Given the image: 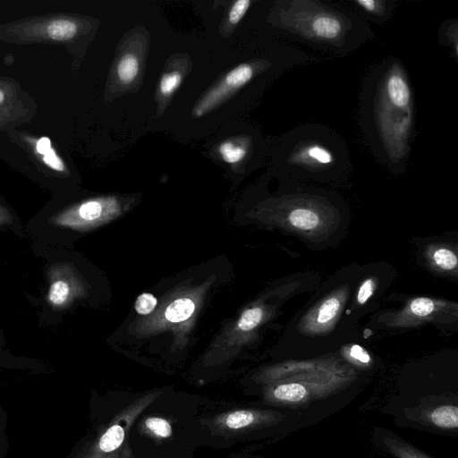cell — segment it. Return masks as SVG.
Here are the masks:
<instances>
[{
  "instance_id": "23",
  "label": "cell",
  "mask_w": 458,
  "mask_h": 458,
  "mask_svg": "<svg viewBox=\"0 0 458 458\" xmlns=\"http://www.w3.org/2000/svg\"><path fill=\"white\" fill-rule=\"evenodd\" d=\"M373 293V281L371 279L366 280L360 287L357 294L359 303L362 304L371 296Z\"/></svg>"
},
{
  "instance_id": "27",
  "label": "cell",
  "mask_w": 458,
  "mask_h": 458,
  "mask_svg": "<svg viewBox=\"0 0 458 458\" xmlns=\"http://www.w3.org/2000/svg\"><path fill=\"white\" fill-rule=\"evenodd\" d=\"M4 100V93L0 89V103Z\"/></svg>"
},
{
  "instance_id": "4",
  "label": "cell",
  "mask_w": 458,
  "mask_h": 458,
  "mask_svg": "<svg viewBox=\"0 0 458 458\" xmlns=\"http://www.w3.org/2000/svg\"><path fill=\"white\" fill-rule=\"evenodd\" d=\"M163 393L152 391L132 397L98 428L96 434L83 444L72 458H135L128 443L131 427Z\"/></svg>"
},
{
  "instance_id": "22",
  "label": "cell",
  "mask_w": 458,
  "mask_h": 458,
  "mask_svg": "<svg viewBox=\"0 0 458 458\" xmlns=\"http://www.w3.org/2000/svg\"><path fill=\"white\" fill-rule=\"evenodd\" d=\"M411 310L417 316H427L434 310V303L428 298H417L411 303Z\"/></svg>"
},
{
  "instance_id": "24",
  "label": "cell",
  "mask_w": 458,
  "mask_h": 458,
  "mask_svg": "<svg viewBox=\"0 0 458 458\" xmlns=\"http://www.w3.org/2000/svg\"><path fill=\"white\" fill-rule=\"evenodd\" d=\"M44 162L50 167L57 171H64L63 162L58 158L53 149H50L43 157Z\"/></svg>"
},
{
  "instance_id": "15",
  "label": "cell",
  "mask_w": 458,
  "mask_h": 458,
  "mask_svg": "<svg viewBox=\"0 0 458 458\" xmlns=\"http://www.w3.org/2000/svg\"><path fill=\"white\" fill-rule=\"evenodd\" d=\"M70 291V286L66 281L55 280L49 287L47 300L53 306H62L67 301Z\"/></svg>"
},
{
  "instance_id": "3",
  "label": "cell",
  "mask_w": 458,
  "mask_h": 458,
  "mask_svg": "<svg viewBox=\"0 0 458 458\" xmlns=\"http://www.w3.org/2000/svg\"><path fill=\"white\" fill-rule=\"evenodd\" d=\"M288 13L290 32L312 43L344 50L343 44L351 43V36H357L358 22L348 13L319 2H290Z\"/></svg>"
},
{
  "instance_id": "5",
  "label": "cell",
  "mask_w": 458,
  "mask_h": 458,
  "mask_svg": "<svg viewBox=\"0 0 458 458\" xmlns=\"http://www.w3.org/2000/svg\"><path fill=\"white\" fill-rule=\"evenodd\" d=\"M286 163L290 169L305 172H329L349 165L344 143L335 135L310 127L290 133Z\"/></svg>"
},
{
  "instance_id": "18",
  "label": "cell",
  "mask_w": 458,
  "mask_h": 458,
  "mask_svg": "<svg viewBox=\"0 0 458 458\" xmlns=\"http://www.w3.org/2000/svg\"><path fill=\"white\" fill-rule=\"evenodd\" d=\"M340 301L336 298H330L323 302L318 310L317 321L320 324L329 322L338 312Z\"/></svg>"
},
{
  "instance_id": "13",
  "label": "cell",
  "mask_w": 458,
  "mask_h": 458,
  "mask_svg": "<svg viewBox=\"0 0 458 458\" xmlns=\"http://www.w3.org/2000/svg\"><path fill=\"white\" fill-rule=\"evenodd\" d=\"M76 31V25L66 20L54 21L47 27L48 36L55 40L70 39L75 35Z\"/></svg>"
},
{
  "instance_id": "21",
  "label": "cell",
  "mask_w": 458,
  "mask_h": 458,
  "mask_svg": "<svg viewBox=\"0 0 458 458\" xmlns=\"http://www.w3.org/2000/svg\"><path fill=\"white\" fill-rule=\"evenodd\" d=\"M251 2L250 0H238L232 5L228 19L232 24H237L248 11Z\"/></svg>"
},
{
  "instance_id": "2",
  "label": "cell",
  "mask_w": 458,
  "mask_h": 458,
  "mask_svg": "<svg viewBox=\"0 0 458 458\" xmlns=\"http://www.w3.org/2000/svg\"><path fill=\"white\" fill-rule=\"evenodd\" d=\"M373 125L391 165H399L409 151L413 122L411 85L402 66L390 64L382 73L373 104Z\"/></svg>"
},
{
  "instance_id": "8",
  "label": "cell",
  "mask_w": 458,
  "mask_h": 458,
  "mask_svg": "<svg viewBox=\"0 0 458 458\" xmlns=\"http://www.w3.org/2000/svg\"><path fill=\"white\" fill-rule=\"evenodd\" d=\"M433 423L440 428H456L458 427V409L445 405L435 409L431 415Z\"/></svg>"
},
{
  "instance_id": "17",
  "label": "cell",
  "mask_w": 458,
  "mask_h": 458,
  "mask_svg": "<svg viewBox=\"0 0 458 458\" xmlns=\"http://www.w3.org/2000/svg\"><path fill=\"white\" fill-rule=\"evenodd\" d=\"M182 74L179 72L165 73L160 80L159 89L164 96L174 93L182 83Z\"/></svg>"
},
{
  "instance_id": "19",
  "label": "cell",
  "mask_w": 458,
  "mask_h": 458,
  "mask_svg": "<svg viewBox=\"0 0 458 458\" xmlns=\"http://www.w3.org/2000/svg\"><path fill=\"white\" fill-rule=\"evenodd\" d=\"M436 264L444 269H453L457 266V258L446 249H439L433 255Z\"/></svg>"
},
{
  "instance_id": "6",
  "label": "cell",
  "mask_w": 458,
  "mask_h": 458,
  "mask_svg": "<svg viewBox=\"0 0 458 458\" xmlns=\"http://www.w3.org/2000/svg\"><path fill=\"white\" fill-rule=\"evenodd\" d=\"M253 75V67L248 64H242L231 70L194 107L193 116L201 117L206 114L232 92L247 84Z\"/></svg>"
},
{
  "instance_id": "1",
  "label": "cell",
  "mask_w": 458,
  "mask_h": 458,
  "mask_svg": "<svg viewBox=\"0 0 458 458\" xmlns=\"http://www.w3.org/2000/svg\"><path fill=\"white\" fill-rule=\"evenodd\" d=\"M163 394L131 427L128 443L135 458H190L201 445L199 401Z\"/></svg>"
},
{
  "instance_id": "9",
  "label": "cell",
  "mask_w": 458,
  "mask_h": 458,
  "mask_svg": "<svg viewBox=\"0 0 458 458\" xmlns=\"http://www.w3.org/2000/svg\"><path fill=\"white\" fill-rule=\"evenodd\" d=\"M139 60L132 54L124 55L117 64V75L124 84H130L139 72Z\"/></svg>"
},
{
  "instance_id": "26",
  "label": "cell",
  "mask_w": 458,
  "mask_h": 458,
  "mask_svg": "<svg viewBox=\"0 0 458 458\" xmlns=\"http://www.w3.org/2000/svg\"><path fill=\"white\" fill-rule=\"evenodd\" d=\"M37 151L40 154H47L51 149V141L48 138H41L37 143Z\"/></svg>"
},
{
  "instance_id": "12",
  "label": "cell",
  "mask_w": 458,
  "mask_h": 458,
  "mask_svg": "<svg viewBox=\"0 0 458 458\" xmlns=\"http://www.w3.org/2000/svg\"><path fill=\"white\" fill-rule=\"evenodd\" d=\"M307 391L305 387L297 383L280 385L273 391L275 398L280 401L298 402L304 398Z\"/></svg>"
},
{
  "instance_id": "16",
  "label": "cell",
  "mask_w": 458,
  "mask_h": 458,
  "mask_svg": "<svg viewBox=\"0 0 458 458\" xmlns=\"http://www.w3.org/2000/svg\"><path fill=\"white\" fill-rule=\"evenodd\" d=\"M262 310L260 308H252L245 310L238 322V327L242 331L253 329L262 318Z\"/></svg>"
},
{
  "instance_id": "25",
  "label": "cell",
  "mask_w": 458,
  "mask_h": 458,
  "mask_svg": "<svg viewBox=\"0 0 458 458\" xmlns=\"http://www.w3.org/2000/svg\"><path fill=\"white\" fill-rule=\"evenodd\" d=\"M350 355L363 363H368L370 358L366 351L360 345H353L351 348Z\"/></svg>"
},
{
  "instance_id": "7",
  "label": "cell",
  "mask_w": 458,
  "mask_h": 458,
  "mask_svg": "<svg viewBox=\"0 0 458 458\" xmlns=\"http://www.w3.org/2000/svg\"><path fill=\"white\" fill-rule=\"evenodd\" d=\"M195 305L191 300L180 298L169 304L165 316L168 321L178 323L189 318L193 313Z\"/></svg>"
},
{
  "instance_id": "20",
  "label": "cell",
  "mask_w": 458,
  "mask_h": 458,
  "mask_svg": "<svg viewBox=\"0 0 458 458\" xmlns=\"http://www.w3.org/2000/svg\"><path fill=\"white\" fill-rule=\"evenodd\" d=\"M157 305V299L151 293H142L138 296L135 310L140 315L149 314Z\"/></svg>"
},
{
  "instance_id": "10",
  "label": "cell",
  "mask_w": 458,
  "mask_h": 458,
  "mask_svg": "<svg viewBox=\"0 0 458 458\" xmlns=\"http://www.w3.org/2000/svg\"><path fill=\"white\" fill-rule=\"evenodd\" d=\"M352 3L362 13L377 20H386L390 10L389 3L382 0H353Z\"/></svg>"
},
{
  "instance_id": "11",
  "label": "cell",
  "mask_w": 458,
  "mask_h": 458,
  "mask_svg": "<svg viewBox=\"0 0 458 458\" xmlns=\"http://www.w3.org/2000/svg\"><path fill=\"white\" fill-rule=\"evenodd\" d=\"M291 224L301 230H311L318 226L319 218L316 213L306 208H296L289 215Z\"/></svg>"
},
{
  "instance_id": "14",
  "label": "cell",
  "mask_w": 458,
  "mask_h": 458,
  "mask_svg": "<svg viewBox=\"0 0 458 458\" xmlns=\"http://www.w3.org/2000/svg\"><path fill=\"white\" fill-rule=\"evenodd\" d=\"M218 153L225 162L235 164L245 157L247 150L243 146L235 145L233 141H225L220 144Z\"/></svg>"
}]
</instances>
